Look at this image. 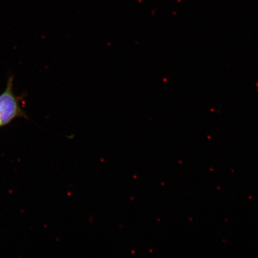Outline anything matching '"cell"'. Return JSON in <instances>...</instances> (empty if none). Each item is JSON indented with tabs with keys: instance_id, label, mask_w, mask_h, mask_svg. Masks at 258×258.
I'll list each match as a JSON object with an SVG mask.
<instances>
[{
	"instance_id": "obj_1",
	"label": "cell",
	"mask_w": 258,
	"mask_h": 258,
	"mask_svg": "<svg viewBox=\"0 0 258 258\" xmlns=\"http://www.w3.org/2000/svg\"><path fill=\"white\" fill-rule=\"evenodd\" d=\"M24 97L14 92V76L9 77L6 88L0 94V128L5 127L16 118L28 119L23 109Z\"/></svg>"
}]
</instances>
